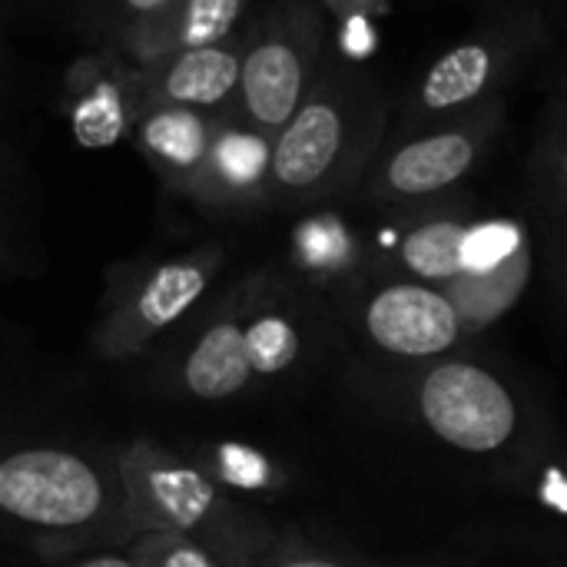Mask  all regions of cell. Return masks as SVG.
<instances>
[{"instance_id":"6da1fadb","label":"cell","mask_w":567,"mask_h":567,"mask_svg":"<svg viewBox=\"0 0 567 567\" xmlns=\"http://www.w3.org/2000/svg\"><path fill=\"white\" fill-rule=\"evenodd\" d=\"M0 532L47 565L126 545L133 528L116 452L63 442L0 445Z\"/></svg>"},{"instance_id":"7a4b0ae2","label":"cell","mask_w":567,"mask_h":567,"mask_svg":"<svg viewBox=\"0 0 567 567\" xmlns=\"http://www.w3.org/2000/svg\"><path fill=\"white\" fill-rule=\"evenodd\" d=\"M116 465L133 535L173 532L206 545L233 567H252L272 551L269 528L193 458L153 439H133L116 449Z\"/></svg>"},{"instance_id":"3957f363","label":"cell","mask_w":567,"mask_h":567,"mask_svg":"<svg viewBox=\"0 0 567 567\" xmlns=\"http://www.w3.org/2000/svg\"><path fill=\"white\" fill-rule=\"evenodd\" d=\"M219 269L216 256L163 259L130 279L103 302L93 329V355L100 362H133L146 355L173 326H179L209 292Z\"/></svg>"},{"instance_id":"277c9868","label":"cell","mask_w":567,"mask_h":567,"mask_svg":"<svg viewBox=\"0 0 567 567\" xmlns=\"http://www.w3.org/2000/svg\"><path fill=\"white\" fill-rule=\"evenodd\" d=\"M415 415L445 445L465 455L502 452L518 429L512 389L465 359H435L415 382Z\"/></svg>"},{"instance_id":"5b68a950","label":"cell","mask_w":567,"mask_h":567,"mask_svg":"<svg viewBox=\"0 0 567 567\" xmlns=\"http://www.w3.org/2000/svg\"><path fill=\"white\" fill-rule=\"evenodd\" d=\"M355 103L349 96H332L326 90L312 93L296 116L279 130L272 146V183L292 196H309L326 189L352 163L359 143Z\"/></svg>"},{"instance_id":"8992f818","label":"cell","mask_w":567,"mask_h":567,"mask_svg":"<svg viewBox=\"0 0 567 567\" xmlns=\"http://www.w3.org/2000/svg\"><path fill=\"white\" fill-rule=\"evenodd\" d=\"M362 332L385 355L432 362L458 346L465 326L445 289L405 279L385 282L365 299Z\"/></svg>"},{"instance_id":"52a82bcc","label":"cell","mask_w":567,"mask_h":567,"mask_svg":"<svg viewBox=\"0 0 567 567\" xmlns=\"http://www.w3.org/2000/svg\"><path fill=\"white\" fill-rule=\"evenodd\" d=\"M169 385L183 399L206 405L239 399L256 385L246 349L243 302H229L213 312L186 342H179L169 362Z\"/></svg>"},{"instance_id":"ba28073f","label":"cell","mask_w":567,"mask_h":567,"mask_svg":"<svg viewBox=\"0 0 567 567\" xmlns=\"http://www.w3.org/2000/svg\"><path fill=\"white\" fill-rule=\"evenodd\" d=\"M485 140V123H455L445 130L412 136L385 156L375 176V193L382 199L399 203L439 196L472 173Z\"/></svg>"},{"instance_id":"9c48e42d","label":"cell","mask_w":567,"mask_h":567,"mask_svg":"<svg viewBox=\"0 0 567 567\" xmlns=\"http://www.w3.org/2000/svg\"><path fill=\"white\" fill-rule=\"evenodd\" d=\"M306 56L292 40H266L243 60V100L262 130H282L306 103Z\"/></svg>"},{"instance_id":"30bf717a","label":"cell","mask_w":567,"mask_h":567,"mask_svg":"<svg viewBox=\"0 0 567 567\" xmlns=\"http://www.w3.org/2000/svg\"><path fill=\"white\" fill-rule=\"evenodd\" d=\"M508 50L495 37H472L445 50L425 73L419 90V110L429 116L455 113L478 103L502 76Z\"/></svg>"},{"instance_id":"8fae6325","label":"cell","mask_w":567,"mask_h":567,"mask_svg":"<svg viewBox=\"0 0 567 567\" xmlns=\"http://www.w3.org/2000/svg\"><path fill=\"white\" fill-rule=\"evenodd\" d=\"M528 279H532V249L525 246L515 259H508L492 272H462L445 286V296L452 299L465 332H478L518 306Z\"/></svg>"},{"instance_id":"7c38bea8","label":"cell","mask_w":567,"mask_h":567,"mask_svg":"<svg viewBox=\"0 0 567 567\" xmlns=\"http://www.w3.org/2000/svg\"><path fill=\"white\" fill-rule=\"evenodd\" d=\"M243 326H246V349L256 382L282 379L302 362L306 336L299 316L289 306L269 299H246Z\"/></svg>"},{"instance_id":"4fadbf2b","label":"cell","mask_w":567,"mask_h":567,"mask_svg":"<svg viewBox=\"0 0 567 567\" xmlns=\"http://www.w3.org/2000/svg\"><path fill=\"white\" fill-rule=\"evenodd\" d=\"M468 223L452 216H432L419 226H412L399 243V262L402 269L425 286L445 289L452 279L462 276V243H465Z\"/></svg>"},{"instance_id":"5bb4252c","label":"cell","mask_w":567,"mask_h":567,"mask_svg":"<svg viewBox=\"0 0 567 567\" xmlns=\"http://www.w3.org/2000/svg\"><path fill=\"white\" fill-rule=\"evenodd\" d=\"M193 462L203 465V472L219 488H226L233 498L236 495H279V492H286L282 465L249 442H236V439L213 442Z\"/></svg>"},{"instance_id":"9a60e30c","label":"cell","mask_w":567,"mask_h":567,"mask_svg":"<svg viewBox=\"0 0 567 567\" xmlns=\"http://www.w3.org/2000/svg\"><path fill=\"white\" fill-rule=\"evenodd\" d=\"M239 76H243V63L236 60V53L223 47H196L186 50L166 73V93L176 103L209 106L229 96Z\"/></svg>"},{"instance_id":"2e32d148","label":"cell","mask_w":567,"mask_h":567,"mask_svg":"<svg viewBox=\"0 0 567 567\" xmlns=\"http://www.w3.org/2000/svg\"><path fill=\"white\" fill-rule=\"evenodd\" d=\"M296 262L312 279H339L349 276L359 262V243L352 229L339 216H312L296 229L292 239Z\"/></svg>"},{"instance_id":"e0dca14e","label":"cell","mask_w":567,"mask_h":567,"mask_svg":"<svg viewBox=\"0 0 567 567\" xmlns=\"http://www.w3.org/2000/svg\"><path fill=\"white\" fill-rule=\"evenodd\" d=\"M525 229L512 219L468 223L462 243V272H492L525 249Z\"/></svg>"},{"instance_id":"ac0fdd59","label":"cell","mask_w":567,"mask_h":567,"mask_svg":"<svg viewBox=\"0 0 567 567\" xmlns=\"http://www.w3.org/2000/svg\"><path fill=\"white\" fill-rule=\"evenodd\" d=\"M126 555L136 567H233L206 545L173 532H140L126 542Z\"/></svg>"},{"instance_id":"d6986e66","label":"cell","mask_w":567,"mask_h":567,"mask_svg":"<svg viewBox=\"0 0 567 567\" xmlns=\"http://www.w3.org/2000/svg\"><path fill=\"white\" fill-rule=\"evenodd\" d=\"M150 146L169 159L173 166H196L206 156V133L203 123L189 113H163L146 130Z\"/></svg>"},{"instance_id":"ffe728a7","label":"cell","mask_w":567,"mask_h":567,"mask_svg":"<svg viewBox=\"0 0 567 567\" xmlns=\"http://www.w3.org/2000/svg\"><path fill=\"white\" fill-rule=\"evenodd\" d=\"M216 169L223 176V183H229L233 189H249L262 179V173L272 163V150L259 140V136H246V133H229L216 143L213 150Z\"/></svg>"},{"instance_id":"44dd1931","label":"cell","mask_w":567,"mask_h":567,"mask_svg":"<svg viewBox=\"0 0 567 567\" xmlns=\"http://www.w3.org/2000/svg\"><path fill=\"white\" fill-rule=\"evenodd\" d=\"M239 17V0H189L186 10V47H213V40H219L229 23Z\"/></svg>"},{"instance_id":"7402d4cb","label":"cell","mask_w":567,"mask_h":567,"mask_svg":"<svg viewBox=\"0 0 567 567\" xmlns=\"http://www.w3.org/2000/svg\"><path fill=\"white\" fill-rule=\"evenodd\" d=\"M47 567H136L133 558L126 555V545L120 548H100V551H86V555H73L63 561H50Z\"/></svg>"},{"instance_id":"603a6c76","label":"cell","mask_w":567,"mask_h":567,"mask_svg":"<svg viewBox=\"0 0 567 567\" xmlns=\"http://www.w3.org/2000/svg\"><path fill=\"white\" fill-rule=\"evenodd\" d=\"M252 567H349L342 565V561H336V558H322V555H276V551H269L266 558H259Z\"/></svg>"},{"instance_id":"cb8c5ba5","label":"cell","mask_w":567,"mask_h":567,"mask_svg":"<svg viewBox=\"0 0 567 567\" xmlns=\"http://www.w3.org/2000/svg\"><path fill=\"white\" fill-rule=\"evenodd\" d=\"M342 40H346V50L349 53H369L375 47V37H372V30H369L365 20H349Z\"/></svg>"},{"instance_id":"d4e9b609","label":"cell","mask_w":567,"mask_h":567,"mask_svg":"<svg viewBox=\"0 0 567 567\" xmlns=\"http://www.w3.org/2000/svg\"><path fill=\"white\" fill-rule=\"evenodd\" d=\"M133 10H156V7H163L166 0H126Z\"/></svg>"},{"instance_id":"484cf974","label":"cell","mask_w":567,"mask_h":567,"mask_svg":"<svg viewBox=\"0 0 567 567\" xmlns=\"http://www.w3.org/2000/svg\"><path fill=\"white\" fill-rule=\"evenodd\" d=\"M558 176H561V183L567 186V146L561 150V156H558Z\"/></svg>"}]
</instances>
